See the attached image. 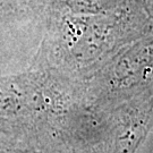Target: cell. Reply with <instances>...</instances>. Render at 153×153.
<instances>
[{
	"instance_id": "obj_1",
	"label": "cell",
	"mask_w": 153,
	"mask_h": 153,
	"mask_svg": "<svg viewBox=\"0 0 153 153\" xmlns=\"http://www.w3.org/2000/svg\"><path fill=\"white\" fill-rule=\"evenodd\" d=\"M153 127V90L99 111L97 146L101 153H138Z\"/></svg>"
}]
</instances>
